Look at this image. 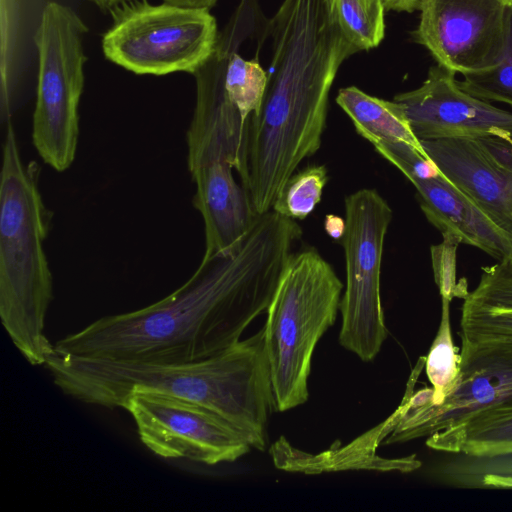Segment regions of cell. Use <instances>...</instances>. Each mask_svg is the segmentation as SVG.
Returning a JSON list of instances; mask_svg holds the SVG:
<instances>
[{"instance_id": "obj_18", "label": "cell", "mask_w": 512, "mask_h": 512, "mask_svg": "<svg viewBox=\"0 0 512 512\" xmlns=\"http://www.w3.org/2000/svg\"><path fill=\"white\" fill-rule=\"evenodd\" d=\"M442 314L437 335L425 358V369L432 388L413 393L409 382L404 402L411 405H438L452 390L460 372V353L454 346L450 331L451 300L441 297Z\"/></svg>"}, {"instance_id": "obj_14", "label": "cell", "mask_w": 512, "mask_h": 512, "mask_svg": "<svg viewBox=\"0 0 512 512\" xmlns=\"http://www.w3.org/2000/svg\"><path fill=\"white\" fill-rule=\"evenodd\" d=\"M225 162L202 166L191 177L196 185L193 205L204 222L203 257L226 253L235 248L259 216L249 194Z\"/></svg>"}, {"instance_id": "obj_22", "label": "cell", "mask_w": 512, "mask_h": 512, "mask_svg": "<svg viewBox=\"0 0 512 512\" xmlns=\"http://www.w3.org/2000/svg\"><path fill=\"white\" fill-rule=\"evenodd\" d=\"M327 181L325 165H309L303 168L288 179L272 209L294 220L305 219L320 202Z\"/></svg>"}, {"instance_id": "obj_5", "label": "cell", "mask_w": 512, "mask_h": 512, "mask_svg": "<svg viewBox=\"0 0 512 512\" xmlns=\"http://www.w3.org/2000/svg\"><path fill=\"white\" fill-rule=\"evenodd\" d=\"M87 31L72 8L49 1L33 34L38 77L32 142L42 160L58 172L67 170L76 155Z\"/></svg>"}, {"instance_id": "obj_30", "label": "cell", "mask_w": 512, "mask_h": 512, "mask_svg": "<svg viewBox=\"0 0 512 512\" xmlns=\"http://www.w3.org/2000/svg\"><path fill=\"white\" fill-rule=\"evenodd\" d=\"M95 4L100 10L104 12H110V10L118 5L119 3L126 0H89Z\"/></svg>"}, {"instance_id": "obj_7", "label": "cell", "mask_w": 512, "mask_h": 512, "mask_svg": "<svg viewBox=\"0 0 512 512\" xmlns=\"http://www.w3.org/2000/svg\"><path fill=\"white\" fill-rule=\"evenodd\" d=\"M392 209L375 189L363 188L345 198L346 286L339 310L341 346L362 361L374 360L387 337L380 295L384 242Z\"/></svg>"}, {"instance_id": "obj_6", "label": "cell", "mask_w": 512, "mask_h": 512, "mask_svg": "<svg viewBox=\"0 0 512 512\" xmlns=\"http://www.w3.org/2000/svg\"><path fill=\"white\" fill-rule=\"evenodd\" d=\"M102 38L109 61L138 75L193 74L213 53L218 29L210 10L126 0L110 12Z\"/></svg>"}, {"instance_id": "obj_8", "label": "cell", "mask_w": 512, "mask_h": 512, "mask_svg": "<svg viewBox=\"0 0 512 512\" xmlns=\"http://www.w3.org/2000/svg\"><path fill=\"white\" fill-rule=\"evenodd\" d=\"M268 22L258 0H240L219 32L213 53L193 73L196 102L186 133L190 173L216 162L228 163L239 175L242 173L249 120L243 117L225 89V69L231 53L259 34L256 32L267 27Z\"/></svg>"}, {"instance_id": "obj_3", "label": "cell", "mask_w": 512, "mask_h": 512, "mask_svg": "<svg viewBox=\"0 0 512 512\" xmlns=\"http://www.w3.org/2000/svg\"><path fill=\"white\" fill-rule=\"evenodd\" d=\"M38 180V166L24 164L10 121L0 177V317L31 365L45 364L54 352L44 333L53 299V278L44 250L52 212L43 201Z\"/></svg>"}, {"instance_id": "obj_15", "label": "cell", "mask_w": 512, "mask_h": 512, "mask_svg": "<svg viewBox=\"0 0 512 512\" xmlns=\"http://www.w3.org/2000/svg\"><path fill=\"white\" fill-rule=\"evenodd\" d=\"M427 220L499 261L512 258V237L445 177L412 180Z\"/></svg>"}, {"instance_id": "obj_20", "label": "cell", "mask_w": 512, "mask_h": 512, "mask_svg": "<svg viewBox=\"0 0 512 512\" xmlns=\"http://www.w3.org/2000/svg\"><path fill=\"white\" fill-rule=\"evenodd\" d=\"M331 8L344 37L357 52L376 48L382 42L383 0H331Z\"/></svg>"}, {"instance_id": "obj_1", "label": "cell", "mask_w": 512, "mask_h": 512, "mask_svg": "<svg viewBox=\"0 0 512 512\" xmlns=\"http://www.w3.org/2000/svg\"><path fill=\"white\" fill-rule=\"evenodd\" d=\"M302 229L273 209L232 250L203 257L189 279L144 308L97 319L58 340L54 351L124 362L185 363L240 341L266 312Z\"/></svg>"}, {"instance_id": "obj_10", "label": "cell", "mask_w": 512, "mask_h": 512, "mask_svg": "<svg viewBox=\"0 0 512 512\" xmlns=\"http://www.w3.org/2000/svg\"><path fill=\"white\" fill-rule=\"evenodd\" d=\"M121 408L133 418L141 442L165 459L215 465L233 462L252 448L229 421L188 400L139 392L127 397Z\"/></svg>"}, {"instance_id": "obj_13", "label": "cell", "mask_w": 512, "mask_h": 512, "mask_svg": "<svg viewBox=\"0 0 512 512\" xmlns=\"http://www.w3.org/2000/svg\"><path fill=\"white\" fill-rule=\"evenodd\" d=\"M421 144L449 183L512 237V169L498 162L479 138H439Z\"/></svg>"}, {"instance_id": "obj_4", "label": "cell", "mask_w": 512, "mask_h": 512, "mask_svg": "<svg viewBox=\"0 0 512 512\" xmlns=\"http://www.w3.org/2000/svg\"><path fill=\"white\" fill-rule=\"evenodd\" d=\"M343 283L317 249L291 255L267 309L265 347L277 411L308 400L311 359L336 320Z\"/></svg>"}, {"instance_id": "obj_12", "label": "cell", "mask_w": 512, "mask_h": 512, "mask_svg": "<svg viewBox=\"0 0 512 512\" xmlns=\"http://www.w3.org/2000/svg\"><path fill=\"white\" fill-rule=\"evenodd\" d=\"M421 140L498 136L512 140V113L464 91L456 74L440 65L429 69L416 89L394 96Z\"/></svg>"}, {"instance_id": "obj_25", "label": "cell", "mask_w": 512, "mask_h": 512, "mask_svg": "<svg viewBox=\"0 0 512 512\" xmlns=\"http://www.w3.org/2000/svg\"><path fill=\"white\" fill-rule=\"evenodd\" d=\"M373 146L381 157L398 168L410 182L444 177L427 154L406 143H378Z\"/></svg>"}, {"instance_id": "obj_28", "label": "cell", "mask_w": 512, "mask_h": 512, "mask_svg": "<svg viewBox=\"0 0 512 512\" xmlns=\"http://www.w3.org/2000/svg\"><path fill=\"white\" fill-rule=\"evenodd\" d=\"M386 10L414 12L419 10L424 0H383Z\"/></svg>"}, {"instance_id": "obj_19", "label": "cell", "mask_w": 512, "mask_h": 512, "mask_svg": "<svg viewBox=\"0 0 512 512\" xmlns=\"http://www.w3.org/2000/svg\"><path fill=\"white\" fill-rule=\"evenodd\" d=\"M426 445L437 451L480 458L511 455L512 417L444 434H431L426 437Z\"/></svg>"}, {"instance_id": "obj_27", "label": "cell", "mask_w": 512, "mask_h": 512, "mask_svg": "<svg viewBox=\"0 0 512 512\" xmlns=\"http://www.w3.org/2000/svg\"><path fill=\"white\" fill-rule=\"evenodd\" d=\"M482 485L495 488H512V472H489L483 475Z\"/></svg>"}, {"instance_id": "obj_2", "label": "cell", "mask_w": 512, "mask_h": 512, "mask_svg": "<svg viewBox=\"0 0 512 512\" xmlns=\"http://www.w3.org/2000/svg\"><path fill=\"white\" fill-rule=\"evenodd\" d=\"M45 365L55 385L83 403L114 409L134 393H161L214 411L252 448H266L268 420L276 407L264 328L200 361L124 362L54 351Z\"/></svg>"}, {"instance_id": "obj_17", "label": "cell", "mask_w": 512, "mask_h": 512, "mask_svg": "<svg viewBox=\"0 0 512 512\" xmlns=\"http://www.w3.org/2000/svg\"><path fill=\"white\" fill-rule=\"evenodd\" d=\"M336 103L351 119L356 132L372 145L406 143L426 154L405 112L394 100L371 96L349 86L338 91Z\"/></svg>"}, {"instance_id": "obj_9", "label": "cell", "mask_w": 512, "mask_h": 512, "mask_svg": "<svg viewBox=\"0 0 512 512\" xmlns=\"http://www.w3.org/2000/svg\"><path fill=\"white\" fill-rule=\"evenodd\" d=\"M459 376L438 405L402 401L384 444L408 441L512 417V347L462 346Z\"/></svg>"}, {"instance_id": "obj_26", "label": "cell", "mask_w": 512, "mask_h": 512, "mask_svg": "<svg viewBox=\"0 0 512 512\" xmlns=\"http://www.w3.org/2000/svg\"><path fill=\"white\" fill-rule=\"evenodd\" d=\"M345 228V218H341L334 214H328L325 216L324 229L332 239L336 241L341 240L345 233Z\"/></svg>"}, {"instance_id": "obj_23", "label": "cell", "mask_w": 512, "mask_h": 512, "mask_svg": "<svg viewBox=\"0 0 512 512\" xmlns=\"http://www.w3.org/2000/svg\"><path fill=\"white\" fill-rule=\"evenodd\" d=\"M462 76L458 83L464 91L488 102L512 106V0L508 5L506 41L500 59L490 68Z\"/></svg>"}, {"instance_id": "obj_21", "label": "cell", "mask_w": 512, "mask_h": 512, "mask_svg": "<svg viewBox=\"0 0 512 512\" xmlns=\"http://www.w3.org/2000/svg\"><path fill=\"white\" fill-rule=\"evenodd\" d=\"M236 49L229 56L225 75V89L243 117L250 121L260 110L268 81L267 71L259 57L246 59Z\"/></svg>"}, {"instance_id": "obj_11", "label": "cell", "mask_w": 512, "mask_h": 512, "mask_svg": "<svg viewBox=\"0 0 512 512\" xmlns=\"http://www.w3.org/2000/svg\"><path fill=\"white\" fill-rule=\"evenodd\" d=\"M510 0H424L414 31L437 64L455 74L481 71L500 59Z\"/></svg>"}, {"instance_id": "obj_16", "label": "cell", "mask_w": 512, "mask_h": 512, "mask_svg": "<svg viewBox=\"0 0 512 512\" xmlns=\"http://www.w3.org/2000/svg\"><path fill=\"white\" fill-rule=\"evenodd\" d=\"M459 335L462 346L512 347V258L482 268L463 298Z\"/></svg>"}, {"instance_id": "obj_24", "label": "cell", "mask_w": 512, "mask_h": 512, "mask_svg": "<svg viewBox=\"0 0 512 512\" xmlns=\"http://www.w3.org/2000/svg\"><path fill=\"white\" fill-rule=\"evenodd\" d=\"M442 242L430 248L434 279L441 297L464 298L468 291L466 279L456 281V251L461 240L450 233L442 234Z\"/></svg>"}, {"instance_id": "obj_29", "label": "cell", "mask_w": 512, "mask_h": 512, "mask_svg": "<svg viewBox=\"0 0 512 512\" xmlns=\"http://www.w3.org/2000/svg\"><path fill=\"white\" fill-rule=\"evenodd\" d=\"M172 4L210 10L218 0H163Z\"/></svg>"}]
</instances>
